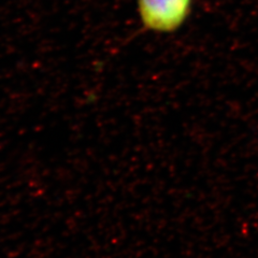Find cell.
Here are the masks:
<instances>
[{"mask_svg": "<svg viewBox=\"0 0 258 258\" xmlns=\"http://www.w3.org/2000/svg\"><path fill=\"white\" fill-rule=\"evenodd\" d=\"M191 0H138L143 25L157 32H172L180 28L190 12Z\"/></svg>", "mask_w": 258, "mask_h": 258, "instance_id": "cell-1", "label": "cell"}]
</instances>
